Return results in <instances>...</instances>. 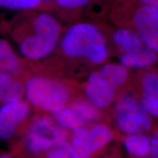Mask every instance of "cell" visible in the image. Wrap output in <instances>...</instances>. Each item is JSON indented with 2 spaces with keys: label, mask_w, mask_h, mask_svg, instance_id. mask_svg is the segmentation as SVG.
<instances>
[{
  "label": "cell",
  "mask_w": 158,
  "mask_h": 158,
  "mask_svg": "<svg viewBox=\"0 0 158 158\" xmlns=\"http://www.w3.org/2000/svg\"><path fill=\"white\" fill-rule=\"evenodd\" d=\"M116 89L102 76L100 71L90 73L85 86V94L88 101L98 108L110 106L115 96Z\"/></svg>",
  "instance_id": "52a82bcc"
},
{
  "label": "cell",
  "mask_w": 158,
  "mask_h": 158,
  "mask_svg": "<svg viewBox=\"0 0 158 158\" xmlns=\"http://www.w3.org/2000/svg\"><path fill=\"white\" fill-rule=\"evenodd\" d=\"M133 2L137 5H149L158 7V0H133Z\"/></svg>",
  "instance_id": "d4e9b609"
},
{
  "label": "cell",
  "mask_w": 158,
  "mask_h": 158,
  "mask_svg": "<svg viewBox=\"0 0 158 158\" xmlns=\"http://www.w3.org/2000/svg\"><path fill=\"white\" fill-rule=\"evenodd\" d=\"M67 138L66 129L59 125L53 118L42 116L31 123L26 134L25 144L30 152L39 154L67 141Z\"/></svg>",
  "instance_id": "277c9868"
},
{
  "label": "cell",
  "mask_w": 158,
  "mask_h": 158,
  "mask_svg": "<svg viewBox=\"0 0 158 158\" xmlns=\"http://www.w3.org/2000/svg\"><path fill=\"white\" fill-rule=\"evenodd\" d=\"M141 107L150 116H158V73L148 72L141 79Z\"/></svg>",
  "instance_id": "ba28073f"
},
{
  "label": "cell",
  "mask_w": 158,
  "mask_h": 158,
  "mask_svg": "<svg viewBox=\"0 0 158 158\" xmlns=\"http://www.w3.org/2000/svg\"><path fill=\"white\" fill-rule=\"evenodd\" d=\"M157 58L155 52L143 45L135 50L122 53L119 61L126 68H147L155 64Z\"/></svg>",
  "instance_id": "30bf717a"
},
{
  "label": "cell",
  "mask_w": 158,
  "mask_h": 158,
  "mask_svg": "<svg viewBox=\"0 0 158 158\" xmlns=\"http://www.w3.org/2000/svg\"><path fill=\"white\" fill-rule=\"evenodd\" d=\"M0 7L21 12L35 10H49L42 0H0Z\"/></svg>",
  "instance_id": "d6986e66"
},
{
  "label": "cell",
  "mask_w": 158,
  "mask_h": 158,
  "mask_svg": "<svg viewBox=\"0 0 158 158\" xmlns=\"http://www.w3.org/2000/svg\"><path fill=\"white\" fill-rule=\"evenodd\" d=\"M115 110L116 126L122 133L127 135L144 133L151 127V116L133 94H126L120 97Z\"/></svg>",
  "instance_id": "5b68a950"
},
{
  "label": "cell",
  "mask_w": 158,
  "mask_h": 158,
  "mask_svg": "<svg viewBox=\"0 0 158 158\" xmlns=\"http://www.w3.org/2000/svg\"><path fill=\"white\" fill-rule=\"evenodd\" d=\"M112 138L113 133L107 125L98 124L88 127L87 141L93 154L107 145Z\"/></svg>",
  "instance_id": "9a60e30c"
},
{
  "label": "cell",
  "mask_w": 158,
  "mask_h": 158,
  "mask_svg": "<svg viewBox=\"0 0 158 158\" xmlns=\"http://www.w3.org/2000/svg\"><path fill=\"white\" fill-rule=\"evenodd\" d=\"M42 1L44 2L45 5L48 7V10L50 11H52L53 8V0H42Z\"/></svg>",
  "instance_id": "484cf974"
},
{
  "label": "cell",
  "mask_w": 158,
  "mask_h": 158,
  "mask_svg": "<svg viewBox=\"0 0 158 158\" xmlns=\"http://www.w3.org/2000/svg\"><path fill=\"white\" fill-rule=\"evenodd\" d=\"M21 68V60L5 39L0 38V73L14 74Z\"/></svg>",
  "instance_id": "5bb4252c"
},
{
  "label": "cell",
  "mask_w": 158,
  "mask_h": 158,
  "mask_svg": "<svg viewBox=\"0 0 158 158\" xmlns=\"http://www.w3.org/2000/svg\"><path fill=\"white\" fill-rule=\"evenodd\" d=\"M24 94L31 105L51 112L64 106L70 97L68 86L64 84L43 76L29 78L24 86Z\"/></svg>",
  "instance_id": "3957f363"
},
{
  "label": "cell",
  "mask_w": 158,
  "mask_h": 158,
  "mask_svg": "<svg viewBox=\"0 0 158 158\" xmlns=\"http://www.w3.org/2000/svg\"><path fill=\"white\" fill-rule=\"evenodd\" d=\"M87 130L84 126L73 130L69 143L70 158H90L93 155L87 142Z\"/></svg>",
  "instance_id": "4fadbf2b"
},
{
  "label": "cell",
  "mask_w": 158,
  "mask_h": 158,
  "mask_svg": "<svg viewBox=\"0 0 158 158\" xmlns=\"http://www.w3.org/2000/svg\"><path fill=\"white\" fill-rule=\"evenodd\" d=\"M0 158H12V157H10L8 155H0Z\"/></svg>",
  "instance_id": "4316f807"
},
{
  "label": "cell",
  "mask_w": 158,
  "mask_h": 158,
  "mask_svg": "<svg viewBox=\"0 0 158 158\" xmlns=\"http://www.w3.org/2000/svg\"><path fill=\"white\" fill-rule=\"evenodd\" d=\"M70 106L78 114L84 124L96 121L100 116L98 108L89 101L83 100H76Z\"/></svg>",
  "instance_id": "ffe728a7"
},
{
  "label": "cell",
  "mask_w": 158,
  "mask_h": 158,
  "mask_svg": "<svg viewBox=\"0 0 158 158\" xmlns=\"http://www.w3.org/2000/svg\"><path fill=\"white\" fill-rule=\"evenodd\" d=\"M52 117L59 125L66 130H73L84 125L70 105L63 106L60 109L52 112Z\"/></svg>",
  "instance_id": "ac0fdd59"
},
{
  "label": "cell",
  "mask_w": 158,
  "mask_h": 158,
  "mask_svg": "<svg viewBox=\"0 0 158 158\" xmlns=\"http://www.w3.org/2000/svg\"><path fill=\"white\" fill-rule=\"evenodd\" d=\"M100 72L115 89L123 85L128 77L127 68L117 63H108L104 64Z\"/></svg>",
  "instance_id": "e0dca14e"
},
{
  "label": "cell",
  "mask_w": 158,
  "mask_h": 158,
  "mask_svg": "<svg viewBox=\"0 0 158 158\" xmlns=\"http://www.w3.org/2000/svg\"><path fill=\"white\" fill-rule=\"evenodd\" d=\"M46 158H70L69 143L64 141L55 145L48 150Z\"/></svg>",
  "instance_id": "603a6c76"
},
{
  "label": "cell",
  "mask_w": 158,
  "mask_h": 158,
  "mask_svg": "<svg viewBox=\"0 0 158 158\" xmlns=\"http://www.w3.org/2000/svg\"><path fill=\"white\" fill-rule=\"evenodd\" d=\"M112 41L122 53L135 50L143 45L137 31L125 27L118 28L114 31Z\"/></svg>",
  "instance_id": "7c38bea8"
},
{
  "label": "cell",
  "mask_w": 158,
  "mask_h": 158,
  "mask_svg": "<svg viewBox=\"0 0 158 158\" xmlns=\"http://www.w3.org/2000/svg\"><path fill=\"white\" fill-rule=\"evenodd\" d=\"M149 139L150 155L152 158H158V132H155Z\"/></svg>",
  "instance_id": "cb8c5ba5"
},
{
  "label": "cell",
  "mask_w": 158,
  "mask_h": 158,
  "mask_svg": "<svg viewBox=\"0 0 158 158\" xmlns=\"http://www.w3.org/2000/svg\"><path fill=\"white\" fill-rule=\"evenodd\" d=\"M13 80L11 75L0 73V102L7 103L9 91L10 89Z\"/></svg>",
  "instance_id": "7402d4cb"
},
{
  "label": "cell",
  "mask_w": 158,
  "mask_h": 158,
  "mask_svg": "<svg viewBox=\"0 0 158 158\" xmlns=\"http://www.w3.org/2000/svg\"><path fill=\"white\" fill-rule=\"evenodd\" d=\"M14 36L20 53L29 60L48 56L58 46L62 26L53 12L35 10L21 12L15 19Z\"/></svg>",
  "instance_id": "6da1fadb"
},
{
  "label": "cell",
  "mask_w": 158,
  "mask_h": 158,
  "mask_svg": "<svg viewBox=\"0 0 158 158\" xmlns=\"http://www.w3.org/2000/svg\"><path fill=\"white\" fill-rule=\"evenodd\" d=\"M130 18L135 29L143 27L158 28V7L133 5L124 12L122 19Z\"/></svg>",
  "instance_id": "9c48e42d"
},
{
  "label": "cell",
  "mask_w": 158,
  "mask_h": 158,
  "mask_svg": "<svg viewBox=\"0 0 158 158\" xmlns=\"http://www.w3.org/2000/svg\"><path fill=\"white\" fill-rule=\"evenodd\" d=\"M29 113L28 103L21 100L3 104L0 107V139L10 138Z\"/></svg>",
  "instance_id": "8992f818"
},
{
  "label": "cell",
  "mask_w": 158,
  "mask_h": 158,
  "mask_svg": "<svg viewBox=\"0 0 158 158\" xmlns=\"http://www.w3.org/2000/svg\"><path fill=\"white\" fill-rule=\"evenodd\" d=\"M94 0H53L52 11L65 19L78 18Z\"/></svg>",
  "instance_id": "8fae6325"
},
{
  "label": "cell",
  "mask_w": 158,
  "mask_h": 158,
  "mask_svg": "<svg viewBox=\"0 0 158 158\" xmlns=\"http://www.w3.org/2000/svg\"><path fill=\"white\" fill-rule=\"evenodd\" d=\"M145 46L158 54V28L143 27L135 29Z\"/></svg>",
  "instance_id": "44dd1931"
},
{
  "label": "cell",
  "mask_w": 158,
  "mask_h": 158,
  "mask_svg": "<svg viewBox=\"0 0 158 158\" xmlns=\"http://www.w3.org/2000/svg\"><path fill=\"white\" fill-rule=\"evenodd\" d=\"M123 143L126 150L134 157H144L149 154V139L144 133L127 134Z\"/></svg>",
  "instance_id": "2e32d148"
},
{
  "label": "cell",
  "mask_w": 158,
  "mask_h": 158,
  "mask_svg": "<svg viewBox=\"0 0 158 158\" xmlns=\"http://www.w3.org/2000/svg\"><path fill=\"white\" fill-rule=\"evenodd\" d=\"M63 54L71 59L88 61L100 64L109 54L108 45L101 29L89 21H78L71 24L59 41Z\"/></svg>",
  "instance_id": "7a4b0ae2"
}]
</instances>
